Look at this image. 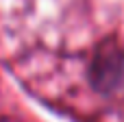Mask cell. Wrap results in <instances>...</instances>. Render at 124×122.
<instances>
[{"mask_svg": "<svg viewBox=\"0 0 124 122\" xmlns=\"http://www.w3.org/2000/svg\"><path fill=\"white\" fill-rule=\"evenodd\" d=\"M87 81L102 96L116 94L124 85V46L118 39L107 37L96 46L87 65Z\"/></svg>", "mask_w": 124, "mask_h": 122, "instance_id": "obj_1", "label": "cell"}]
</instances>
